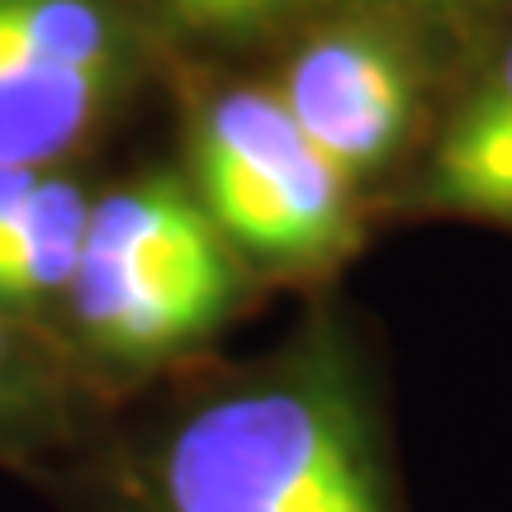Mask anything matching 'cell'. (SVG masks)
I'll return each mask as SVG.
<instances>
[{
	"instance_id": "8",
	"label": "cell",
	"mask_w": 512,
	"mask_h": 512,
	"mask_svg": "<svg viewBox=\"0 0 512 512\" xmlns=\"http://www.w3.org/2000/svg\"><path fill=\"white\" fill-rule=\"evenodd\" d=\"M166 10L190 34H247L280 15L285 0H166Z\"/></svg>"
},
{
	"instance_id": "6",
	"label": "cell",
	"mask_w": 512,
	"mask_h": 512,
	"mask_svg": "<svg viewBox=\"0 0 512 512\" xmlns=\"http://www.w3.org/2000/svg\"><path fill=\"white\" fill-rule=\"evenodd\" d=\"M437 200L479 219H512V48L479 81L437 152Z\"/></svg>"
},
{
	"instance_id": "9",
	"label": "cell",
	"mask_w": 512,
	"mask_h": 512,
	"mask_svg": "<svg viewBox=\"0 0 512 512\" xmlns=\"http://www.w3.org/2000/svg\"><path fill=\"white\" fill-rule=\"evenodd\" d=\"M38 181H43V171H34V166H0V228L29 204Z\"/></svg>"
},
{
	"instance_id": "3",
	"label": "cell",
	"mask_w": 512,
	"mask_h": 512,
	"mask_svg": "<svg viewBox=\"0 0 512 512\" xmlns=\"http://www.w3.org/2000/svg\"><path fill=\"white\" fill-rule=\"evenodd\" d=\"M204 214L252 256L313 261L347 233V190L275 91H228L195 143Z\"/></svg>"
},
{
	"instance_id": "1",
	"label": "cell",
	"mask_w": 512,
	"mask_h": 512,
	"mask_svg": "<svg viewBox=\"0 0 512 512\" xmlns=\"http://www.w3.org/2000/svg\"><path fill=\"white\" fill-rule=\"evenodd\" d=\"M162 512H389L347 403L304 380L195 408L162 460Z\"/></svg>"
},
{
	"instance_id": "5",
	"label": "cell",
	"mask_w": 512,
	"mask_h": 512,
	"mask_svg": "<svg viewBox=\"0 0 512 512\" xmlns=\"http://www.w3.org/2000/svg\"><path fill=\"white\" fill-rule=\"evenodd\" d=\"M275 95L342 185L370 176L399 147L413 105L403 57L370 34L313 38Z\"/></svg>"
},
{
	"instance_id": "2",
	"label": "cell",
	"mask_w": 512,
	"mask_h": 512,
	"mask_svg": "<svg viewBox=\"0 0 512 512\" xmlns=\"http://www.w3.org/2000/svg\"><path fill=\"white\" fill-rule=\"evenodd\" d=\"M238 290L219 223L176 181H143L91 204L67 294L110 356H162L219 323Z\"/></svg>"
},
{
	"instance_id": "4",
	"label": "cell",
	"mask_w": 512,
	"mask_h": 512,
	"mask_svg": "<svg viewBox=\"0 0 512 512\" xmlns=\"http://www.w3.org/2000/svg\"><path fill=\"white\" fill-rule=\"evenodd\" d=\"M124 67L110 0H0V166L67 157Z\"/></svg>"
},
{
	"instance_id": "7",
	"label": "cell",
	"mask_w": 512,
	"mask_h": 512,
	"mask_svg": "<svg viewBox=\"0 0 512 512\" xmlns=\"http://www.w3.org/2000/svg\"><path fill=\"white\" fill-rule=\"evenodd\" d=\"M91 200L72 181L43 176L29 204L0 228V304L67 294L86 242Z\"/></svg>"
},
{
	"instance_id": "10",
	"label": "cell",
	"mask_w": 512,
	"mask_h": 512,
	"mask_svg": "<svg viewBox=\"0 0 512 512\" xmlns=\"http://www.w3.org/2000/svg\"><path fill=\"white\" fill-rule=\"evenodd\" d=\"M10 380H15V337L5 328V313H0V403L10 394Z\"/></svg>"
}]
</instances>
